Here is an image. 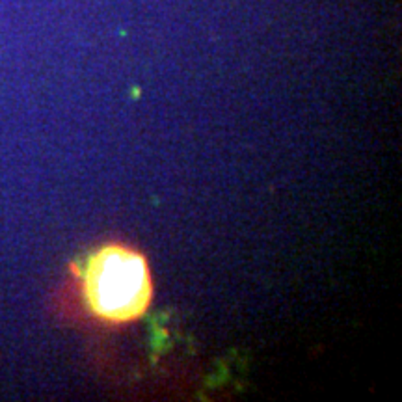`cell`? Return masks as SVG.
<instances>
[{
    "instance_id": "6da1fadb",
    "label": "cell",
    "mask_w": 402,
    "mask_h": 402,
    "mask_svg": "<svg viewBox=\"0 0 402 402\" xmlns=\"http://www.w3.org/2000/svg\"><path fill=\"white\" fill-rule=\"evenodd\" d=\"M77 280L82 307L101 324L136 322L153 302L155 283L149 262L128 244L99 246L80 262Z\"/></svg>"
}]
</instances>
